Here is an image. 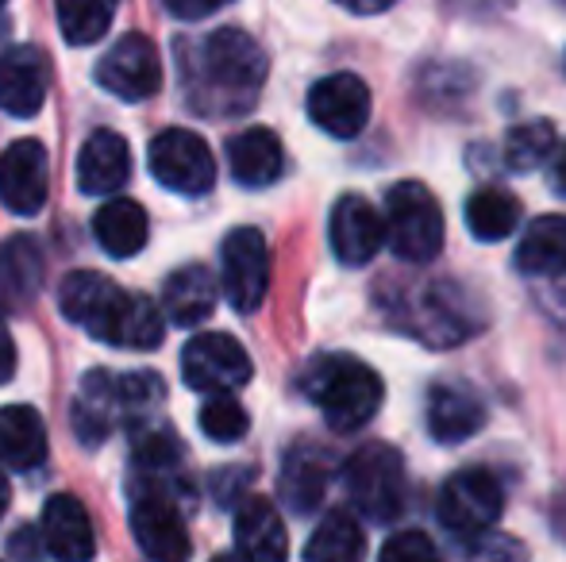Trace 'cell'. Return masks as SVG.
I'll return each mask as SVG.
<instances>
[{"label": "cell", "instance_id": "1", "mask_svg": "<svg viewBox=\"0 0 566 562\" xmlns=\"http://www.w3.org/2000/svg\"><path fill=\"white\" fill-rule=\"evenodd\" d=\"M266 54L247 31L220 28L181 46V89L193 113L224 120L251 113L266 82Z\"/></svg>", "mask_w": 566, "mask_h": 562}, {"label": "cell", "instance_id": "2", "mask_svg": "<svg viewBox=\"0 0 566 562\" xmlns=\"http://www.w3.org/2000/svg\"><path fill=\"white\" fill-rule=\"evenodd\" d=\"M59 308L93 339L127 347V351H155L166 336V308L139 293H124L97 271L66 274L59 285Z\"/></svg>", "mask_w": 566, "mask_h": 562}, {"label": "cell", "instance_id": "3", "mask_svg": "<svg viewBox=\"0 0 566 562\" xmlns=\"http://www.w3.org/2000/svg\"><path fill=\"white\" fill-rule=\"evenodd\" d=\"M305 393L321 405L332 432H358L374 421L381 397H386V385L363 359L324 354L305 370Z\"/></svg>", "mask_w": 566, "mask_h": 562}, {"label": "cell", "instance_id": "4", "mask_svg": "<svg viewBox=\"0 0 566 562\" xmlns=\"http://www.w3.org/2000/svg\"><path fill=\"white\" fill-rule=\"evenodd\" d=\"M343 481H347V497L366 520L374 524H389L405 512L409 501V474H405V458L397 455L389 443H366L343 463Z\"/></svg>", "mask_w": 566, "mask_h": 562}, {"label": "cell", "instance_id": "5", "mask_svg": "<svg viewBox=\"0 0 566 562\" xmlns=\"http://www.w3.org/2000/svg\"><path fill=\"white\" fill-rule=\"evenodd\" d=\"M386 235L405 263H432L443 247V209L428 185L401 181L386 193Z\"/></svg>", "mask_w": 566, "mask_h": 562}, {"label": "cell", "instance_id": "6", "mask_svg": "<svg viewBox=\"0 0 566 562\" xmlns=\"http://www.w3.org/2000/svg\"><path fill=\"white\" fill-rule=\"evenodd\" d=\"M505 512V489L490 470L474 466V470H459L443 481L440 501H436V517L459 540H474L485 536Z\"/></svg>", "mask_w": 566, "mask_h": 562}, {"label": "cell", "instance_id": "7", "mask_svg": "<svg viewBox=\"0 0 566 562\" xmlns=\"http://www.w3.org/2000/svg\"><path fill=\"white\" fill-rule=\"evenodd\" d=\"M150 173L163 189L181 197H201L217 185V158H212L209 142H205L197 131L186 128H170L158 131L150 139Z\"/></svg>", "mask_w": 566, "mask_h": 562}, {"label": "cell", "instance_id": "8", "mask_svg": "<svg viewBox=\"0 0 566 562\" xmlns=\"http://www.w3.org/2000/svg\"><path fill=\"white\" fill-rule=\"evenodd\" d=\"M181 378L193 393H235L251 382V354L228 331H201L181 351Z\"/></svg>", "mask_w": 566, "mask_h": 562}, {"label": "cell", "instance_id": "9", "mask_svg": "<svg viewBox=\"0 0 566 562\" xmlns=\"http://www.w3.org/2000/svg\"><path fill=\"white\" fill-rule=\"evenodd\" d=\"M220 285L235 312L251 316L270 289V251L259 227H235L220 247Z\"/></svg>", "mask_w": 566, "mask_h": 562}, {"label": "cell", "instance_id": "10", "mask_svg": "<svg viewBox=\"0 0 566 562\" xmlns=\"http://www.w3.org/2000/svg\"><path fill=\"white\" fill-rule=\"evenodd\" d=\"M97 85L113 93L119 100H147L163 89V59L158 46L147 35L132 31V35L116 39L97 62Z\"/></svg>", "mask_w": 566, "mask_h": 562}, {"label": "cell", "instance_id": "11", "mask_svg": "<svg viewBox=\"0 0 566 562\" xmlns=\"http://www.w3.org/2000/svg\"><path fill=\"white\" fill-rule=\"evenodd\" d=\"M51 197V155L39 139H15L0 155V204L12 216H39Z\"/></svg>", "mask_w": 566, "mask_h": 562}, {"label": "cell", "instance_id": "12", "mask_svg": "<svg viewBox=\"0 0 566 562\" xmlns=\"http://www.w3.org/2000/svg\"><path fill=\"white\" fill-rule=\"evenodd\" d=\"M308 120L332 139H355L370 120V89L355 74H328L308 89Z\"/></svg>", "mask_w": 566, "mask_h": 562}, {"label": "cell", "instance_id": "13", "mask_svg": "<svg viewBox=\"0 0 566 562\" xmlns=\"http://www.w3.org/2000/svg\"><path fill=\"white\" fill-rule=\"evenodd\" d=\"M328 240L343 266H366L389 243L386 216H381L366 197L347 193V197H339L336 209H332Z\"/></svg>", "mask_w": 566, "mask_h": 562}, {"label": "cell", "instance_id": "14", "mask_svg": "<svg viewBox=\"0 0 566 562\" xmlns=\"http://www.w3.org/2000/svg\"><path fill=\"white\" fill-rule=\"evenodd\" d=\"M46 89H51V66L39 46L23 43L0 54V113L31 120L43 108Z\"/></svg>", "mask_w": 566, "mask_h": 562}, {"label": "cell", "instance_id": "15", "mask_svg": "<svg viewBox=\"0 0 566 562\" xmlns=\"http://www.w3.org/2000/svg\"><path fill=\"white\" fill-rule=\"evenodd\" d=\"M43 247L31 235H8L0 243V312H23L43 293Z\"/></svg>", "mask_w": 566, "mask_h": 562}, {"label": "cell", "instance_id": "16", "mask_svg": "<svg viewBox=\"0 0 566 562\" xmlns=\"http://www.w3.org/2000/svg\"><path fill=\"white\" fill-rule=\"evenodd\" d=\"M132 178V150L127 139L101 128L77 150V189L85 197H113Z\"/></svg>", "mask_w": 566, "mask_h": 562}, {"label": "cell", "instance_id": "17", "mask_svg": "<svg viewBox=\"0 0 566 562\" xmlns=\"http://www.w3.org/2000/svg\"><path fill=\"white\" fill-rule=\"evenodd\" d=\"M39 536H43V548L54 559H66V562H85L97 551L90 512L82 509V501L74 494H54L43 505V532Z\"/></svg>", "mask_w": 566, "mask_h": 562}, {"label": "cell", "instance_id": "18", "mask_svg": "<svg viewBox=\"0 0 566 562\" xmlns=\"http://www.w3.org/2000/svg\"><path fill=\"white\" fill-rule=\"evenodd\" d=\"M70 424H74V435L82 443H93V447L105 443V435L124 424V416H119V374H108V370L85 374L82 390L74 397Z\"/></svg>", "mask_w": 566, "mask_h": 562}, {"label": "cell", "instance_id": "19", "mask_svg": "<svg viewBox=\"0 0 566 562\" xmlns=\"http://www.w3.org/2000/svg\"><path fill=\"white\" fill-rule=\"evenodd\" d=\"M485 424V405L470 385L440 382L428 390V432L440 443H462Z\"/></svg>", "mask_w": 566, "mask_h": 562}, {"label": "cell", "instance_id": "20", "mask_svg": "<svg viewBox=\"0 0 566 562\" xmlns=\"http://www.w3.org/2000/svg\"><path fill=\"white\" fill-rule=\"evenodd\" d=\"M228 166L231 178L247 189L274 185L285 170V150L270 128H247L228 139Z\"/></svg>", "mask_w": 566, "mask_h": 562}, {"label": "cell", "instance_id": "21", "mask_svg": "<svg viewBox=\"0 0 566 562\" xmlns=\"http://www.w3.org/2000/svg\"><path fill=\"white\" fill-rule=\"evenodd\" d=\"M224 285H217V278L209 274V266L193 263V266H181L166 278L163 289V308H166V320L178 324V328H197L212 316L217 308V297Z\"/></svg>", "mask_w": 566, "mask_h": 562}, {"label": "cell", "instance_id": "22", "mask_svg": "<svg viewBox=\"0 0 566 562\" xmlns=\"http://www.w3.org/2000/svg\"><path fill=\"white\" fill-rule=\"evenodd\" d=\"M235 548L247 559L277 562L290 555V540H285V524L277 517L274 501L266 497H243L235 509Z\"/></svg>", "mask_w": 566, "mask_h": 562}, {"label": "cell", "instance_id": "23", "mask_svg": "<svg viewBox=\"0 0 566 562\" xmlns=\"http://www.w3.org/2000/svg\"><path fill=\"white\" fill-rule=\"evenodd\" d=\"M332 455L321 447H293L282 463V497L297 517H308L324 501L332 481Z\"/></svg>", "mask_w": 566, "mask_h": 562}, {"label": "cell", "instance_id": "24", "mask_svg": "<svg viewBox=\"0 0 566 562\" xmlns=\"http://www.w3.org/2000/svg\"><path fill=\"white\" fill-rule=\"evenodd\" d=\"M93 235H97V243L105 247V255L132 258L147 247L150 220L139 201H132V197H113V201L101 204V212L93 216Z\"/></svg>", "mask_w": 566, "mask_h": 562}, {"label": "cell", "instance_id": "25", "mask_svg": "<svg viewBox=\"0 0 566 562\" xmlns=\"http://www.w3.org/2000/svg\"><path fill=\"white\" fill-rule=\"evenodd\" d=\"M46 458V424L35 409H0V463L8 470H35Z\"/></svg>", "mask_w": 566, "mask_h": 562}, {"label": "cell", "instance_id": "26", "mask_svg": "<svg viewBox=\"0 0 566 562\" xmlns=\"http://www.w3.org/2000/svg\"><path fill=\"white\" fill-rule=\"evenodd\" d=\"M516 271L528 278H559L566 274V216H539L516 247Z\"/></svg>", "mask_w": 566, "mask_h": 562}, {"label": "cell", "instance_id": "27", "mask_svg": "<svg viewBox=\"0 0 566 562\" xmlns=\"http://www.w3.org/2000/svg\"><path fill=\"white\" fill-rule=\"evenodd\" d=\"M516 224H521V201H516L513 193H505V189H478V193H470L467 201V227L474 240L482 243H501L509 240V235L516 232Z\"/></svg>", "mask_w": 566, "mask_h": 562}, {"label": "cell", "instance_id": "28", "mask_svg": "<svg viewBox=\"0 0 566 562\" xmlns=\"http://www.w3.org/2000/svg\"><path fill=\"white\" fill-rule=\"evenodd\" d=\"M366 555V536L358 528V520L350 512H328L316 524L313 540L305 548V559L313 562H355Z\"/></svg>", "mask_w": 566, "mask_h": 562}, {"label": "cell", "instance_id": "29", "mask_svg": "<svg viewBox=\"0 0 566 562\" xmlns=\"http://www.w3.org/2000/svg\"><path fill=\"white\" fill-rule=\"evenodd\" d=\"M119 0H59V28L70 46H93L108 35Z\"/></svg>", "mask_w": 566, "mask_h": 562}, {"label": "cell", "instance_id": "30", "mask_svg": "<svg viewBox=\"0 0 566 562\" xmlns=\"http://www.w3.org/2000/svg\"><path fill=\"white\" fill-rule=\"evenodd\" d=\"M555 155V128L547 120H532V124H516L505 139V162L509 170L528 173L536 166H544Z\"/></svg>", "mask_w": 566, "mask_h": 562}, {"label": "cell", "instance_id": "31", "mask_svg": "<svg viewBox=\"0 0 566 562\" xmlns=\"http://www.w3.org/2000/svg\"><path fill=\"white\" fill-rule=\"evenodd\" d=\"M166 401V385L150 370H132V374H119V416L127 427L150 421L158 405Z\"/></svg>", "mask_w": 566, "mask_h": 562}, {"label": "cell", "instance_id": "32", "mask_svg": "<svg viewBox=\"0 0 566 562\" xmlns=\"http://www.w3.org/2000/svg\"><path fill=\"white\" fill-rule=\"evenodd\" d=\"M197 424H201V432L209 435V439L217 443H235L247 435V427H251V416H247V409L239 405L231 393H209V401L201 405V416H197Z\"/></svg>", "mask_w": 566, "mask_h": 562}, {"label": "cell", "instance_id": "33", "mask_svg": "<svg viewBox=\"0 0 566 562\" xmlns=\"http://www.w3.org/2000/svg\"><path fill=\"white\" fill-rule=\"evenodd\" d=\"M381 559H394V562H401V559H436V543L428 540L424 532H397L394 540H386L381 543Z\"/></svg>", "mask_w": 566, "mask_h": 562}, {"label": "cell", "instance_id": "34", "mask_svg": "<svg viewBox=\"0 0 566 562\" xmlns=\"http://www.w3.org/2000/svg\"><path fill=\"white\" fill-rule=\"evenodd\" d=\"M166 8H170L178 20H205L209 12H217V8L231 4V0H163Z\"/></svg>", "mask_w": 566, "mask_h": 562}, {"label": "cell", "instance_id": "35", "mask_svg": "<svg viewBox=\"0 0 566 562\" xmlns=\"http://www.w3.org/2000/svg\"><path fill=\"white\" fill-rule=\"evenodd\" d=\"M12 374H15V339H12V331H8L4 316H0V385Z\"/></svg>", "mask_w": 566, "mask_h": 562}, {"label": "cell", "instance_id": "36", "mask_svg": "<svg viewBox=\"0 0 566 562\" xmlns=\"http://www.w3.org/2000/svg\"><path fill=\"white\" fill-rule=\"evenodd\" d=\"M336 4L355 15H378V12H386V8H394L397 0H336Z\"/></svg>", "mask_w": 566, "mask_h": 562}, {"label": "cell", "instance_id": "37", "mask_svg": "<svg viewBox=\"0 0 566 562\" xmlns=\"http://www.w3.org/2000/svg\"><path fill=\"white\" fill-rule=\"evenodd\" d=\"M552 181H555V189H559V193H566V147L555 155V162H552Z\"/></svg>", "mask_w": 566, "mask_h": 562}, {"label": "cell", "instance_id": "38", "mask_svg": "<svg viewBox=\"0 0 566 562\" xmlns=\"http://www.w3.org/2000/svg\"><path fill=\"white\" fill-rule=\"evenodd\" d=\"M8 501H12V489H8V478L0 474V517L8 512Z\"/></svg>", "mask_w": 566, "mask_h": 562}, {"label": "cell", "instance_id": "39", "mask_svg": "<svg viewBox=\"0 0 566 562\" xmlns=\"http://www.w3.org/2000/svg\"><path fill=\"white\" fill-rule=\"evenodd\" d=\"M4 4H8V0H0V8H4Z\"/></svg>", "mask_w": 566, "mask_h": 562}]
</instances>
